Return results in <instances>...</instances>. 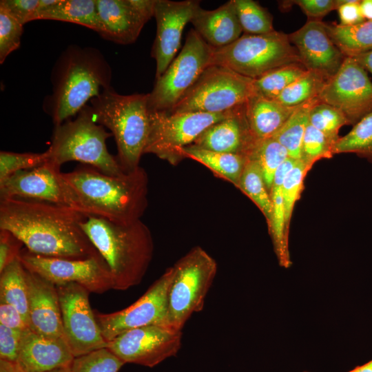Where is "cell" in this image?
Masks as SVG:
<instances>
[{"mask_svg":"<svg viewBox=\"0 0 372 372\" xmlns=\"http://www.w3.org/2000/svg\"><path fill=\"white\" fill-rule=\"evenodd\" d=\"M85 214L56 203L0 199V229L15 235L29 251L68 259L102 257L81 227Z\"/></svg>","mask_w":372,"mask_h":372,"instance_id":"6da1fadb","label":"cell"},{"mask_svg":"<svg viewBox=\"0 0 372 372\" xmlns=\"http://www.w3.org/2000/svg\"><path fill=\"white\" fill-rule=\"evenodd\" d=\"M72 194L74 209L118 224L141 220L147 207L148 178L139 166L133 171L110 175L81 164L62 172Z\"/></svg>","mask_w":372,"mask_h":372,"instance_id":"7a4b0ae2","label":"cell"},{"mask_svg":"<svg viewBox=\"0 0 372 372\" xmlns=\"http://www.w3.org/2000/svg\"><path fill=\"white\" fill-rule=\"evenodd\" d=\"M111 80V68L98 49L70 45L52 68V94L46 96L43 109L54 126L60 125L110 87Z\"/></svg>","mask_w":372,"mask_h":372,"instance_id":"3957f363","label":"cell"},{"mask_svg":"<svg viewBox=\"0 0 372 372\" xmlns=\"http://www.w3.org/2000/svg\"><path fill=\"white\" fill-rule=\"evenodd\" d=\"M81 227L107 263L114 289L126 290L141 283L154 254L152 235L141 220L118 224L85 215Z\"/></svg>","mask_w":372,"mask_h":372,"instance_id":"277c9868","label":"cell"},{"mask_svg":"<svg viewBox=\"0 0 372 372\" xmlns=\"http://www.w3.org/2000/svg\"><path fill=\"white\" fill-rule=\"evenodd\" d=\"M90 102L94 121L114 137L116 158L123 170L138 167L149 131L147 94L123 95L110 86Z\"/></svg>","mask_w":372,"mask_h":372,"instance_id":"5b68a950","label":"cell"},{"mask_svg":"<svg viewBox=\"0 0 372 372\" xmlns=\"http://www.w3.org/2000/svg\"><path fill=\"white\" fill-rule=\"evenodd\" d=\"M112 136L96 123L88 105H85L74 120L55 125L50 147L48 163L61 168L69 161H78L110 175L125 172L116 156L107 150L106 140Z\"/></svg>","mask_w":372,"mask_h":372,"instance_id":"8992f818","label":"cell"},{"mask_svg":"<svg viewBox=\"0 0 372 372\" xmlns=\"http://www.w3.org/2000/svg\"><path fill=\"white\" fill-rule=\"evenodd\" d=\"M294 63L300 61L289 36L274 30L264 34H244L226 46L214 48L210 65L225 67L255 79Z\"/></svg>","mask_w":372,"mask_h":372,"instance_id":"52a82bcc","label":"cell"},{"mask_svg":"<svg viewBox=\"0 0 372 372\" xmlns=\"http://www.w3.org/2000/svg\"><path fill=\"white\" fill-rule=\"evenodd\" d=\"M172 267L167 297V325L182 331L192 314L203 310L217 272V263L205 249L196 246Z\"/></svg>","mask_w":372,"mask_h":372,"instance_id":"ba28073f","label":"cell"},{"mask_svg":"<svg viewBox=\"0 0 372 372\" xmlns=\"http://www.w3.org/2000/svg\"><path fill=\"white\" fill-rule=\"evenodd\" d=\"M253 80L227 68L211 65L167 113L225 112L254 94Z\"/></svg>","mask_w":372,"mask_h":372,"instance_id":"9c48e42d","label":"cell"},{"mask_svg":"<svg viewBox=\"0 0 372 372\" xmlns=\"http://www.w3.org/2000/svg\"><path fill=\"white\" fill-rule=\"evenodd\" d=\"M213 51L214 48L191 29L180 53L147 94L149 112H170L210 65Z\"/></svg>","mask_w":372,"mask_h":372,"instance_id":"30bf717a","label":"cell"},{"mask_svg":"<svg viewBox=\"0 0 372 372\" xmlns=\"http://www.w3.org/2000/svg\"><path fill=\"white\" fill-rule=\"evenodd\" d=\"M231 110L218 114L149 112V131L144 154H154L173 165L178 163L184 158L182 149L208 127L226 118Z\"/></svg>","mask_w":372,"mask_h":372,"instance_id":"8fae6325","label":"cell"},{"mask_svg":"<svg viewBox=\"0 0 372 372\" xmlns=\"http://www.w3.org/2000/svg\"><path fill=\"white\" fill-rule=\"evenodd\" d=\"M19 259L23 267L55 286L78 284L90 293L114 289L109 267L103 257L68 259L48 257L22 249Z\"/></svg>","mask_w":372,"mask_h":372,"instance_id":"7c38bea8","label":"cell"},{"mask_svg":"<svg viewBox=\"0 0 372 372\" xmlns=\"http://www.w3.org/2000/svg\"><path fill=\"white\" fill-rule=\"evenodd\" d=\"M56 287L64 335L74 358L105 348L107 342L90 304V292L76 283Z\"/></svg>","mask_w":372,"mask_h":372,"instance_id":"4fadbf2b","label":"cell"},{"mask_svg":"<svg viewBox=\"0 0 372 372\" xmlns=\"http://www.w3.org/2000/svg\"><path fill=\"white\" fill-rule=\"evenodd\" d=\"M172 273V267L167 269L138 300L124 309L105 314L94 311L107 342L134 329L152 324L168 326L167 297Z\"/></svg>","mask_w":372,"mask_h":372,"instance_id":"5bb4252c","label":"cell"},{"mask_svg":"<svg viewBox=\"0 0 372 372\" xmlns=\"http://www.w3.org/2000/svg\"><path fill=\"white\" fill-rule=\"evenodd\" d=\"M182 331L152 324L126 331L107 342L106 348L125 364L154 367L175 356L181 347Z\"/></svg>","mask_w":372,"mask_h":372,"instance_id":"9a60e30c","label":"cell"},{"mask_svg":"<svg viewBox=\"0 0 372 372\" xmlns=\"http://www.w3.org/2000/svg\"><path fill=\"white\" fill-rule=\"evenodd\" d=\"M318 99L339 110L349 125L372 112V82L353 58L346 57L338 72L324 83Z\"/></svg>","mask_w":372,"mask_h":372,"instance_id":"2e32d148","label":"cell"},{"mask_svg":"<svg viewBox=\"0 0 372 372\" xmlns=\"http://www.w3.org/2000/svg\"><path fill=\"white\" fill-rule=\"evenodd\" d=\"M11 198L45 201L74 209L72 194L60 168L48 162L17 172L0 182V199Z\"/></svg>","mask_w":372,"mask_h":372,"instance_id":"e0dca14e","label":"cell"},{"mask_svg":"<svg viewBox=\"0 0 372 372\" xmlns=\"http://www.w3.org/2000/svg\"><path fill=\"white\" fill-rule=\"evenodd\" d=\"M200 1L155 0L154 17L156 34L151 55L156 61V79L167 70L175 58L181 41L183 31L191 21Z\"/></svg>","mask_w":372,"mask_h":372,"instance_id":"ac0fdd59","label":"cell"},{"mask_svg":"<svg viewBox=\"0 0 372 372\" xmlns=\"http://www.w3.org/2000/svg\"><path fill=\"white\" fill-rule=\"evenodd\" d=\"M99 34L112 42H135L144 25L154 17L155 0H96Z\"/></svg>","mask_w":372,"mask_h":372,"instance_id":"d6986e66","label":"cell"},{"mask_svg":"<svg viewBox=\"0 0 372 372\" xmlns=\"http://www.w3.org/2000/svg\"><path fill=\"white\" fill-rule=\"evenodd\" d=\"M288 36L305 69L317 72L327 80L338 72L346 58L331 41L321 20H309Z\"/></svg>","mask_w":372,"mask_h":372,"instance_id":"ffe728a7","label":"cell"},{"mask_svg":"<svg viewBox=\"0 0 372 372\" xmlns=\"http://www.w3.org/2000/svg\"><path fill=\"white\" fill-rule=\"evenodd\" d=\"M26 280L30 329L45 337L65 339L56 286L27 269Z\"/></svg>","mask_w":372,"mask_h":372,"instance_id":"44dd1931","label":"cell"},{"mask_svg":"<svg viewBox=\"0 0 372 372\" xmlns=\"http://www.w3.org/2000/svg\"><path fill=\"white\" fill-rule=\"evenodd\" d=\"M74 359L65 338L45 337L30 329L22 333L17 363L25 372L68 369Z\"/></svg>","mask_w":372,"mask_h":372,"instance_id":"7402d4cb","label":"cell"},{"mask_svg":"<svg viewBox=\"0 0 372 372\" xmlns=\"http://www.w3.org/2000/svg\"><path fill=\"white\" fill-rule=\"evenodd\" d=\"M245 103L234 107L226 118L208 127L192 144L217 152L247 155L257 141L249 128Z\"/></svg>","mask_w":372,"mask_h":372,"instance_id":"603a6c76","label":"cell"},{"mask_svg":"<svg viewBox=\"0 0 372 372\" xmlns=\"http://www.w3.org/2000/svg\"><path fill=\"white\" fill-rule=\"evenodd\" d=\"M190 22L198 34L214 48L234 42L243 32L234 0L212 10L199 6Z\"/></svg>","mask_w":372,"mask_h":372,"instance_id":"cb8c5ba5","label":"cell"},{"mask_svg":"<svg viewBox=\"0 0 372 372\" xmlns=\"http://www.w3.org/2000/svg\"><path fill=\"white\" fill-rule=\"evenodd\" d=\"M245 104L249 126L256 141L271 137L300 106H285L254 93Z\"/></svg>","mask_w":372,"mask_h":372,"instance_id":"d4e9b609","label":"cell"},{"mask_svg":"<svg viewBox=\"0 0 372 372\" xmlns=\"http://www.w3.org/2000/svg\"><path fill=\"white\" fill-rule=\"evenodd\" d=\"M298 160L289 157L282 163L275 174L269 191L272 204V218L268 227L269 232L279 265L286 269L290 267L292 262L289 251V232L286 229L282 185L285 178Z\"/></svg>","mask_w":372,"mask_h":372,"instance_id":"484cf974","label":"cell"},{"mask_svg":"<svg viewBox=\"0 0 372 372\" xmlns=\"http://www.w3.org/2000/svg\"><path fill=\"white\" fill-rule=\"evenodd\" d=\"M34 20H55L74 23L99 33L96 0H55L52 4L37 8Z\"/></svg>","mask_w":372,"mask_h":372,"instance_id":"4316f807","label":"cell"},{"mask_svg":"<svg viewBox=\"0 0 372 372\" xmlns=\"http://www.w3.org/2000/svg\"><path fill=\"white\" fill-rule=\"evenodd\" d=\"M181 154L184 158H189L200 163L236 187L248 159L245 154L217 152L193 144L184 147Z\"/></svg>","mask_w":372,"mask_h":372,"instance_id":"83f0119b","label":"cell"},{"mask_svg":"<svg viewBox=\"0 0 372 372\" xmlns=\"http://www.w3.org/2000/svg\"><path fill=\"white\" fill-rule=\"evenodd\" d=\"M333 43L346 57L372 50V21L353 25L325 23Z\"/></svg>","mask_w":372,"mask_h":372,"instance_id":"f1b7e54d","label":"cell"},{"mask_svg":"<svg viewBox=\"0 0 372 372\" xmlns=\"http://www.w3.org/2000/svg\"><path fill=\"white\" fill-rule=\"evenodd\" d=\"M0 301L16 307L29 326L26 269L19 257L0 272Z\"/></svg>","mask_w":372,"mask_h":372,"instance_id":"f546056e","label":"cell"},{"mask_svg":"<svg viewBox=\"0 0 372 372\" xmlns=\"http://www.w3.org/2000/svg\"><path fill=\"white\" fill-rule=\"evenodd\" d=\"M320 100L316 98L300 105L283 125L271 136L287 151L289 158H300L301 145L311 108Z\"/></svg>","mask_w":372,"mask_h":372,"instance_id":"4dcf8cb0","label":"cell"},{"mask_svg":"<svg viewBox=\"0 0 372 372\" xmlns=\"http://www.w3.org/2000/svg\"><path fill=\"white\" fill-rule=\"evenodd\" d=\"M238 188L246 194L265 216L268 227L272 218V204L262 171L258 163L247 157Z\"/></svg>","mask_w":372,"mask_h":372,"instance_id":"1f68e13d","label":"cell"},{"mask_svg":"<svg viewBox=\"0 0 372 372\" xmlns=\"http://www.w3.org/2000/svg\"><path fill=\"white\" fill-rule=\"evenodd\" d=\"M247 156L259 165L269 192L277 169L289 158L286 149L273 137L257 141Z\"/></svg>","mask_w":372,"mask_h":372,"instance_id":"d6a6232c","label":"cell"},{"mask_svg":"<svg viewBox=\"0 0 372 372\" xmlns=\"http://www.w3.org/2000/svg\"><path fill=\"white\" fill-rule=\"evenodd\" d=\"M307 70L300 63L285 65L253 80L254 93L275 99Z\"/></svg>","mask_w":372,"mask_h":372,"instance_id":"836d02e7","label":"cell"},{"mask_svg":"<svg viewBox=\"0 0 372 372\" xmlns=\"http://www.w3.org/2000/svg\"><path fill=\"white\" fill-rule=\"evenodd\" d=\"M327 79L320 73L307 70L275 99L288 107H296L318 98Z\"/></svg>","mask_w":372,"mask_h":372,"instance_id":"e575fe53","label":"cell"},{"mask_svg":"<svg viewBox=\"0 0 372 372\" xmlns=\"http://www.w3.org/2000/svg\"><path fill=\"white\" fill-rule=\"evenodd\" d=\"M333 154L355 153L372 163V112L353 125L352 130L337 141Z\"/></svg>","mask_w":372,"mask_h":372,"instance_id":"d590c367","label":"cell"},{"mask_svg":"<svg viewBox=\"0 0 372 372\" xmlns=\"http://www.w3.org/2000/svg\"><path fill=\"white\" fill-rule=\"evenodd\" d=\"M237 16L245 34H264L273 32V17L253 0H234Z\"/></svg>","mask_w":372,"mask_h":372,"instance_id":"8d00e7d4","label":"cell"},{"mask_svg":"<svg viewBox=\"0 0 372 372\" xmlns=\"http://www.w3.org/2000/svg\"><path fill=\"white\" fill-rule=\"evenodd\" d=\"M309 123L322 132L333 145L340 138V128L349 125L345 116L339 110L320 101L311 108Z\"/></svg>","mask_w":372,"mask_h":372,"instance_id":"74e56055","label":"cell"},{"mask_svg":"<svg viewBox=\"0 0 372 372\" xmlns=\"http://www.w3.org/2000/svg\"><path fill=\"white\" fill-rule=\"evenodd\" d=\"M311 167L298 159L284 179L282 185V194L286 229L288 232L289 231V225L295 203L300 197L304 177Z\"/></svg>","mask_w":372,"mask_h":372,"instance_id":"f35d334b","label":"cell"},{"mask_svg":"<svg viewBox=\"0 0 372 372\" xmlns=\"http://www.w3.org/2000/svg\"><path fill=\"white\" fill-rule=\"evenodd\" d=\"M125 363L107 348L74 358L70 372H118Z\"/></svg>","mask_w":372,"mask_h":372,"instance_id":"ab89813d","label":"cell"},{"mask_svg":"<svg viewBox=\"0 0 372 372\" xmlns=\"http://www.w3.org/2000/svg\"><path fill=\"white\" fill-rule=\"evenodd\" d=\"M333 147L329 139L309 123L302 142L300 159L312 167L318 160L331 158Z\"/></svg>","mask_w":372,"mask_h":372,"instance_id":"60d3db41","label":"cell"},{"mask_svg":"<svg viewBox=\"0 0 372 372\" xmlns=\"http://www.w3.org/2000/svg\"><path fill=\"white\" fill-rule=\"evenodd\" d=\"M49 153H16L1 151L0 152V182L11 175L25 170H30L48 161Z\"/></svg>","mask_w":372,"mask_h":372,"instance_id":"b9f144b4","label":"cell"},{"mask_svg":"<svg viewBox=\"0 0 372 372\" xmlns=\"http://www.w3.org/2000/svg\"><path fill=\"white\" fill-rule=\"evenodd\" d=\"M23 25L0 7V63L20 47Z\"/></svg>","mask_w":372,"mask_h":372,"instance_id":"7bdbcfd3","label":"cell"},{"mask_svg":"<svg viewBox=\"0 0 372 372\" xmlns=\"http://www.w3.org/2000/svg\"><path fill=\"white\" fill-rule=\"evenodd\" d=\"M280 8L286 9L298 5L309 20H320L333 10H337L336 0H295L281 1Z\"/></svg>","mask_w":372,"mask_h":372,"instance_id":"ee69618b","label":"cell"},{"mask_svg":"<svg viewBox=\"0 0 372 372\" xmlns=\"http://www.w3.org/2000/svg\"><path fill=\"white\" fill-rule=\"evenodd\" d=\"M23 332L0 324V360L17 362Z\"/></svg>","mask_w":372,"mask_h":372,"instance_id":"f6af8a7d","label":"cell"},{"mask_svg":"<svg viewBox=\"0 0 372 372\" xmlns=\"http://www.w3.org/2000/svg\"><path fill=\"white\" fill-rule=\"evenodd\" d=\"M39 0H1L0 7L22 25L34 21Z\"/></svg>","mask_w":372,"mask_h":372,"instance_id":"bcb514c9","label":"cell"},{"mask_svg":"<svg viewBox=\"0 0 372 372\" xmlns=\"http://www.w3.org/2000/svg\"><path fill=\"white\" fill-rule=\"evenodd\" d=\"M23 245L12 232L0 229V272L19 257Z\"/></svg>","mask_w":372,"mask_h":372,"instance_id":"7dc6e473","label":"cell"},{"mask_svg":"<svg viewBox=\"0 0 372 372\" xmlns=\"http://www.w3.org/2000/svg\"><path fill=\"white\" fill-rule=\"evenodd\" d=\"M360 3L358 0H336L340 25H353L366 21L361 13Z\"/></svg>","mask_w":372,"mask_h":372,"instance_id":"c3c4849f","label":"cell"},{"mask_svg":"<svg viewBox=\"0 0 372 372\" xmlns=\"http://www.w3.org/2000/svg\"><path fill=\"white\" fill-rule=\"evenodd\" d=\"M0 324L19 331L30 329L19 310L13 305L0 301Z\"/></svg>","mask_w":372,"mask_h":372,"instance_id":"681fc988","label":"cell"},{"mask_svg":"<svg viewBox=\"0 0 372 372\" xmlns=\"http://www.w3.org/2000/svg\"><path fill=\"white\" fill-rule=\"evenodd\" d=\"M353 58L365 70L372 74V50L356 55Z\"/></svg>","mask_w":372,"mask_h":372,"instance_id":"f907efd6","label":"cell"},{"mask_svg":"<svg viewBox=\"0 0 372 372\" xmlns=\"http://www.w3.org/2000/svg\"><path fill=\"white\" fill-rule=\"evenodd\" d=\"M361 13L366 21H372V0L360 1Z\"/></svg>","mask_w":372,"mask_h":372,"instance_id":"816d5d0a","label":"cell"},{"mask_svg":"<svg viewBox=\"0 0 372 372\" xmlns=\"http://www.w3.org/2000/svg\"><path fill=\"white\" fill-rule=\"evenodd\" d=\"M0 372H25L17 362L0 360Z\"/></svg>","mask_w":372,"mask_h":372,"instance_id":"f5cc1de1","label":"cell"},{"mask_svg":"<svg viewBox=\"0 0 372 372\" xmlns=\"http://www.w3.org/2000/svg\"><path fill=\"white\" fill-rule=\"evenodd\" d=\"M349 372H372V360L362 366L354 368Z\"/></svg>","mask_w":372,"mask_h":372,"instance_id":"db71d44e","label":"cell"},{"mask_svg":"<svg viewBox=\"0 0 372 372\" xmlns=\"http://www.w3.org/2000/svg\"><path fill=\"white\" fill-rule=\"evenodd\" d=\"M70 369H65V370L57 371H54V372H70Z\"/></svg>","mask_w":372,"mask_h":372,"instance_id":"11a10c76","label":"cell"},{"mask_svg":"<svg viewBox=\"0 0 372 372\" xmlns=\"http://www.w3.org/2000/svg\"><path fill=\"white\" fill-rule=\"evenodd\" d=\"M305 372H307V371H305Z\"/></svg>","mask_w":372,"mask_h":372,"instance_id":"9f6ffc18","label":"cell"}]
</instances>
